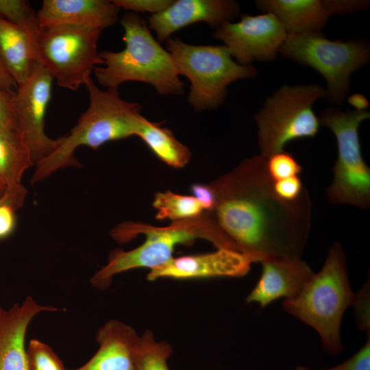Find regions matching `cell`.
<instances>
[{"mask_svg": "<svg viewBox=\"0 0 370 370\" xmlns=\"http://www.w3.org/2000/svg\"><path fill=\"white\" fill-rule=\"evenodd\" d=\"M267 160L261 155L245 159L209 183L214 204L203 215L230 249L255 262L268 257L301 258L312 219L308 190L294 201L280 197Z\"/></svg>", "mask_w": 370, "mask_h": 370, "instance_id": "cell-1", "label": "cell"}, {"mask_svg": "<svg viewBox=\"0 0 370 370\" xmlns=\"http://www.w3.org/2000/svg\"><path fill=\"white\" fill-rule=\"evenodd\" d=\"M84 85L89 104L69 133L52 153L35 165L32 184L41 182L55 172L70 166H79L75 156L81 146L97 149L113 140L136 136L141 124L142 106L121 98L118 88L101 89L89 77Z\"/></svg>", "mask_w": 370, "mask_h": 370, "instance_id": "cell-2", "label": "cell"}, {"mask_svg": "<svg viewBox=\"0 0 370 370\" xmlns=\"http://www.w3.org/2000/svg\"><path fill=\"white\" fill-rule=\"evenodd\" d=\"M125 48L119 51H102V67L93 73L106 88H118L125 82L149 84L162 95H181L184 84L180 79L171 56L155 38L140 15L129 12L121 19Z\"/></svg>", "mask_w": 370, "mask_h": 370, "instance_id": "cell-3", "label": "cell"}, {"mask_svg": "<svg viewBox=\"0 0 370 370\" xmlns=\"http://www.w3.org/2000/svg\"><path fill=\"white\" fill-rule=\"evenodd\" d=\"M354 297L349 282L345 254L341 245L335 243L330 248L321 271L314 273L296 297L285 299L282 306L318 332L325 352L337 355L343 349L340 334L341 319Z\"/></svg>", "mask_w": 370, "mask_h": 370, "instance_id": "cell-4", "label": "cell"}, {"mask_svg": "<svg viewBox=\"0 0 370 370\" xmlns=\"http://www.w3.org/2000/svg\"><path fill=\"white\" fill-rule=\"evenodd\" d=\"M143 234V244L129 251L116 250L110 255L107 264L90 278V284L99 290L107 288L116 274L138 268L150 270L164 264L173 258L175 247L197 238L214 243V236L206 220L201 217L171 223L159 227L145 223H124L112 230V236L119 242L130 240Z\"/></svg>", "mask_w": 370, "mask_h": 370, "instance_id": "cell-5", "label": "cell"}, {"mask_svg": "<svg viewBox=\"0 0 370 370\" xmlns=\"http://www.w3.org/2000/svg\"><path fill=\"white\" fill-rule=\"evenodd\" d=\"M165 49L179 75L190 81L188 102L197 111L218 108L224 101L227 85L256 74L251 65L235 62L225 45H195L169 38Z\"/></svg>", "mask_w": 370, "mask_h": 370, "instance_id": "cell-6", "label": "cell"}, {"mask_svg": "<svg viewBox=\"0 0 370 370\" xmlns=\"http://www.w3.org/2000/svg\"><path fill=\"white\" fill-rule=\"evenodd\" d=\"M323 97L319 84L284 85L269 97L254 117L260 155L269 158L290 141L314 137L320 124L312 105Z\"/></svg>", "mask_w": 370, "mask_h": 370, "instance_id": "cell-7", "label": "cell"}, {"mask_svg": "<svg viewBox=\"0 0 370 370\" xmlns=\"http://www.w3.org/2000/svg\"><path fill=\"white\" fill-rule=\"evenodd\" d=\"M367 110L343 112L330 108L319 116V124L334 133L338 156L333 167V180L327 189L330 203L347 204L361 209L370 206V169L363 160L358 127L369 118Z\"/></svg>", "mask_w": 370, "mask_h": 370, "instance_id": "cell-8", "label": "cell"}, {"mask_svg": "<svg viewBox=\"0 0 370 370\" xmlns=\"http://www.w3.org/2000/svg\"><path fill=\"white\" fill-rule=\"evenodd\" d=\"M278 52L321 74L327 82L325 97L333 104L343 103L352 73L369 59V47L362 41L330 40L320 32L287 34Z\"/></svg>", "mask_w": 370, "mask_h": 370, "instance_id": "cell-9", "label": "cell"}, {"mask_svg": "<svg viewBox=\"0 0 370 370\" xmlns=\"http://www.w3.org/2000/svg\"><path fill=\"white\" fill-rule=\"evenodd\" d=\"M102 31L73 25L42 29L36 41L37 62L60 87L76 90L103 64L97 47Z\"/></svg>", "mask_w": 370, "mask_h": 370, "instance_id": "cell-10", "label": "cell"}, {"mask_svg": "<svg viewBox=\"0 0 370 370\" xmlns=\"http://www.w3.org/2000/svg\"><path fill=\"white\" fill-rule=\"evenodd\" d=\"M53 78L39 62L30 77L14 93L18 130L26 143L34 166L52 153L61 143L45 132V116L51 97Z\"/></svg>", "mask_w": 370, "mask_h": 370, "instance_id": "cell-11", "label": "cell"}, {"mask_svg": "<svg viewBox=\"0 0 370 370\" xmlns=\"http://www.w3.org/2000/svg\"><path fill=\"white\" fill-rule=\"evenodd\" d=\"M286 36L282 22L270 12L243 14L239 21L224 23L213 34L214 38L224 42L236 62L244 66L274 60Z\"/></svg>", "mask_w": 370, "mask_h": 370, "instance_id": "cell-12", "label": "cell"}, {"mask_svg": "<svg viewBox=\"0 0 370 370\" xmlns=\"http://www.w3.org/2000/svg\"><path fill=\"white\" fill-rule=\"evenodd\" d=\"M255 262L250 256L229 249H217L206 254L173 258L158 267L152 269L147 280L160 278L188 280L215 277H243Z\"/></svg>", "mask_w": 370, "mask_h": 370, "instance_id": "cell-13", "label": "cell"}, {"mask_svg": "<svg viewBox=\"0 0 370 370\" xmlns=\"http://www.w3.org/2000/svg\"><path fill=\"white\" fill-rule=\"evenodd\" d=\"M239 6L231 0H177L149 17L148 27L161 43L180 29L198 22H205L217 29L238 16Z\"/></svg>", "mask_w": 370, "mask_h": 370, "instance_id": "cell-14", "label": "cell"}, {"mask_svg": "<svg viewBox=\"0 0 370 370\" xmlns=\"http://www.w3.org/2000/svg\"><path fill=\"white\" fill-rule=\"evenodd\" d=\"M260 262V278L246 300L262 308L280 297H296L314 273L299 258L268 257Z\"/></svg>", "mask_w": 370, "mask_h": 370, "instance_id": "cell-15", "label": "cell"}, {"mask_svg": "<svg viewBox=\"0 0 370 370\" xmlns=\"http://www.w3.org/2000/svg\"><path fill=\"white\" fill-rule=\"evenodd\" d=\"M60 310L30 296L8 309L0 307V370H27L25 337L30 323L41 312Z\"/></svg>", "mask_w": 370, "mask_h": 370, "instance_id": "cell-16", "label": "cell"}, {"mask_svg": "<svg viewBox=\"0 0 370 370\" xmlns=\"http://www.w3.org/2000/svg\"><path fill=\"white\" fill-rule=\"evenodd\" d=\"M120 10L108 0H44L37 16L42 29L73 25L103 30L116 23Z\"/></svg>", "mask_w": 370, "mask_h": 370, "instance_id": "cell-17", "label": "cell"}, {"mask_svg": "<svg viewBox=\"0 0 370 370\" xmlns=\"http://www.w3.org/2000/svg\"><path fill=\"white\" fill-rule=\"evenodd\" d=\"M139 336L132 326L109 320L97 332V352L75 370H136L134 353Z\"/></svg>", "mask_w": 370, "mask_h": 370, "instance_id": "cell-18", "label": "cell"}, {"mask_svg": "<svg viewBox=\"0 0 370 370\" xmlns=\"http://www.w3.org/2000/svg\"><path fill=\"white\" fill-rule=\"evenodd\" d=\"M256 5L275 15L287 34L320 32L328 18L336 14L334 1L261 0Z\"/></svg>", "mask_w": 370, "mask_h": 370, "instance_id": "cell-19", "label": "cell"}, {"mask_svg": "<svg viewBox=\"0 0 370 370\" xmlns=\"http://www.w3.org/2000/svg\"><path fill=\"white\" fill-rule=\"evenodd\" d=\"M36 38L0 17V60L17 85L32 75L37 62Z\"/></svg>", "mask_w": 370, "mask_h": 370, "instance_id": "cell-20", "label": "cell"}, {"mask_svg": "<svg viewBox=\"0 0 370 370\" xmlns=\"http://www.w3.org/2000/svg\"><path fill=\"white\" fill-rule=\"evenodd\" d=\"M136 136L158 158L171 167L182 168L191 158L189 148L179 141L169 128L161 127V123L143 117Z\"/></svg>", "mask_w": 370, "mask_h": 370, "instance_id": "cell-21", "label": "cell"}, {"mask_svg": "<svg viewBox=\"0 0 370 370\" xmlns=\"http://www.w3.org/2000/svg\"><path fill=\"white\" fill-rule=\"evenodd\" d=\"M34 166L30 151L18 130L0 127V177L8 186L20 184Z\"/></svg>", "mask_w": 370, "mask_h": 370, "instance_id": "cell-22", "label": "cell"}, {"mask_svg": "<svg viewBox=\"0 0 370 370\" xmlns=\"http://www.w3.org/2000/svg\"><path fill=\"white\" fill-rule=\"evenodd\" d=\"M156 210V219H169L172 223L201 217L205 210L193 195H183L170 190L157 193L152 202Z\"/></svg>", "mask_w": 370, "mask_h": 370, "instance_id": "cell-23", "label": "cell"}, {"mask_svg": "<svg viewBox=\"0 0 370 370\" xmlns=\"http://www.w3.org/2000/svg\"><path fill=\"white\" fill-rule=\"evenodd\" d=\"M173 349L166 341H156L151 330L139 336L134 349L136 370H169L167 359Z\"/></svg>", "mask_w": 370, "mask_h": 370, "instance_id": "cell-24", "label": "cell"}, {"mask_svg": "<svg viewBox=\"0 0 370 370\" xmlns=\"http://www.w3.org/2000/svg\"><path fill=\"white\" fill-rule=\"evenodd\" d=\"M0 17L28 31L36 38L42 29L37 13L28 1L0 0Z\"/></svg>", "mask_w": 370, "mask_h": 370, "instance_id": "cell-25", "label": "cell"}, {"mask_svg": "<svg viewBox=\"0 0 370 370\" xmlns=\"http://www.w3.org/2000/svg\"><path fill=\"white\" fill-rule=\"evenodd\" d=\"M27 193V188L20 183L8 186L0 198V240L14 231L15 212L23 206Z\"/></svg>", "mask_w": 370, "mask_h": 370, "instance_id": "cell-26", "label": "cell"}, {"mask_svg": "<svg viewBox=\"0 0 370 370\" xmlns=\"http://www.w3.org/2000/svg\"><path fill=\"white\" fill-rule=\"evenodd\" d=\"M27 370H68L53 349L38 339H32L26 349Z\"/></svg>", "mask_w": 370, "mask_h": 370, "instance_id": "cell-27", "label": "cell"}, {"mask_svg": "<svg viewBox=\"0 0 370 370\" xmlns=\"http://www.w3.org/2000/svg\"><path fill=\"white\" fill-rule=\"evenodd\" d=\"M267 169L273 181L298 175L302 170L293 156L284 151L267 158Z\"/></svg>", "mask_w": 370, "mask_h": 370, "instance_id": "cell-28", "label": "cell"}, {"mask_svg": "<svg viewBox=\"0 0 370 370\" xmlns=\"http://www.w3.org/2000/svg\"><path fill=\"white\" fill-rule=\"evenodd\" d=\"M369 280L355 293L352 306L354 307V312L357 325L360 330H365L370 335L369 318Z\"/></svg>", "mask_w": 370, "mask_h": 370, "instance_id": "cell-29", "label": "cell"}, {"mask_svg": "<svg viewBox=\"0 0 370 370\" xmlns=\"http://www.w3.org/2000/svg\"><path fill=\"white\" fill-rule=\"evenodd\" d=\"M120 8L134 12L156 14L167 8L173 0H112ZM151 14V15H152Z\"/></svg>", "mask_w": 370, "mask_h": 370, "instance_id": "cell-30", "label": "cell"}, {"mask_svg": "<svg viewBox=\"0 0 370 370\" xmlns=\"http://www.w3.org/2000/svg\"><path fill=\"white\" fill-rule=\"evenodd\" d=\"M14 92L0 89V127L18 130V122L14 104Z\"/></svg>", "mask_w": 370, "mask_h": 370, "instance_id": "cell-31", "label": "cell"}, {"mask_svg": "<svg viewBox=\"0 0 370 370\" xmlns=\"http://www.w3.org/2000/svg\"><path fill=\"white\" fill-rule=\"evenodd\" d=\"M275 193L282 199L294 201L306 189L298 175L273 181Z\"/></svg>", "mask_w": 370, "mask_h": 370, "instance_id": "cell-32", "label": "cell"}, {"mask_svg": "<svg viewBox=\"0 0 370 370\" xmlns=\"http://www.w3.org/2000/svg\"><path fill=\"white\" fill-rule=\"evenodd\" d=\"M322 370H370V335L362 347L341 364Z\"/></svg>", "mask_w": 370, "mask_h": 370, "instance_id": "cell-33", "label": "cell"}, {"mask_svg": "<svg viewBox=\"0 0 370 370\" xmlns=\"http://www.w3.org/2000/svg\"><path fill=\"white\" fill-rule=\"evenodd\" d=\"M193 196L201 204L206 211L210 210L214 204V196L210 184L195 183L191 185Z\"/></svg>", "mask_w": 370, "mask_h": 370, "instance_id": "cell-34", "label": "cell"}, {"mask_svg": "<svg viewBox=\"0 0 370 370\" xmlns=\"http://www.w3.org/2000/svg\"><path fill=\"white\" fill-rule=\"evenodd\" d=\"M18 85L11 77L0 60V89L8 92H14Z\"/></svg>", "mask_w": 370, "mask_h": 370, "instance_id": "cell-35", "label": "cell"}, {"mask_svg": "<svg viewBox=\"0 0 370 370\" xmlns=\"http://www.w3.org/2000/svg\"><path fill=\"white\" fill-rule=\"evenodd\" d=\"M349 102L354 106L358 110H367L368 106V101L361 95L354 94L349 98Z\"/></svg>", "mask_w": 370, "mask_h": 370, "instance_id": "cell-36", "label": "cell"}, {"mask_svg": "<svg viewBox=\"0 0 370 370\" xmlns=\"http://www.w3.org/2000/svg\"><path fill=\"white\" fill-rule=\"evenodd\" d=\"M7 187H8V186L5 184V182L0 177V198L4 194Z\"/></svg>", "mask_w": 370, "mask_h": 370, "instance_id": "cell-37", "label": "cell"}, {"mask_svg": "<svg viewBox=\"0 0 370 370\" xmlns=\"http://www.w3.org/2000/svg\"><path fill=\"white\" fill-rule=\"evenodd\" d=\"M295 370H309V369L306 367L299 366L296 367Z\"/></svg>", "mask_w": 370, "mask_h": 370, "instance_id": "cell-38", "label": "cell"}]
</instances>
